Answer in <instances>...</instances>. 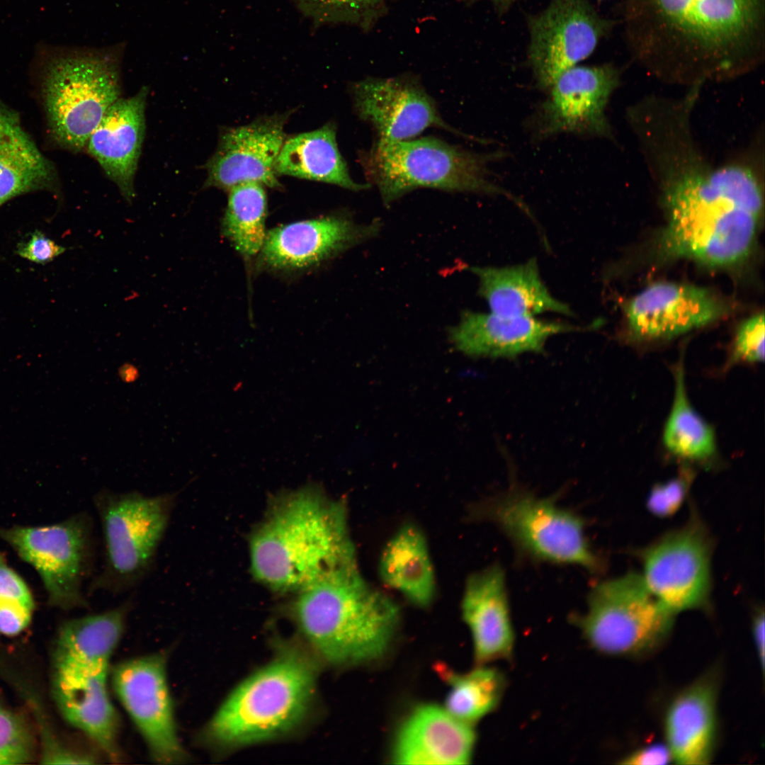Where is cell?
Wrapping results in <instances>:
<instances>
[{
  "mask_svg": "<svg viewBox=\"0 0 765 765\" xmlns=\"http://www.w3.org/2000/svg\"><path fill=\"white\" fill-rule=\"evenodd\" d=\"M622 17L635 62L671 85L735 79L764 60L765 0H626Z\"/></svg>",
  "mask_w": 765,
  "mask_h": 765,
  "instance_id": "cell-1",
  "label": "cell"
},
{
  "mask_svg": "<svg viewBox=\"0 0 765 765\" xmlns=\"http://www.w3.org/2000/svg\"><path fill=\"white\" fill-rule=\"evenodd\" d=\"M764 160L749 157L717 178H689L659 194L667 224L659 241L663 258L712 266L747 257L764 210Z\"/></svg>",
  "mask_w": 765,
  "mask_h": 765,
  "instance_id": "cell-2",
  "label": "cell"
},
{
  "mask_svg": "<svg viewBox=\"0 0 765 765\" xmlns=\"http://www.w3.org/2000/svg\"><path fill=\"white\" fill-rule=\"evenodd\" d=\"M353 557L344 505L312 487L279 502L249 542L254 577L282 593H297Z\"/></svg>",
  "mask_w": 765,
  "mask_h": 765,
  "instance_id": "cell-3",
  "label": "cell"
},
{
  "mask_svg": "<svg viewBox=\"0 0 765 765\" xmlns=\"http://www.w3.org/2000/svg\"><path fill=\"white\" fill-rule=\"evenodd\" d=\"M296 594L295 620L327 661L366 662L382 655L389 646L399 608L366 582L356 557L331 568Z\"/></svg>",
  "mask_w": 765,
  "mask_h": 765,
  "instance_id": "cell-4",
  "label": "cell"
},
{
  "mask_svg": "<svg viewBox=\"0 0 765 765\" xmlns=\"http://www.w3.org/2000/svg\"><path fill=\"white\" fill-rule=\"evenodd\" d=\"M123 45L38 47L35 73L47 129L59 147L78 153L108 108L121 96Z\"/></svg>",
  "mask_w": 765,
  "mask_h": 765,
  "instance_id": "cell-5",
  "label": "cell"
},
{
  "mask_svg": "<svg viewBox=\"0 0 765 765\" xmlns=\"http://www.w3.org/2000/svg\"><path fill=\"white\" fill-rule=\"evenodd\" d=\"M316 669L295 650L281 652L241 683L222 703L205 730V737L224 746L266 741L294 728L313 696Z\"/></svg>",
  "mask_w": 765,
  "mask_h": 765,
  "instance_id": "cell-6",
  "label": "cell"
},
{
  "mask_svg": "<svg viewBox=\"0 0 765 765\" xmlns=\"http://www.w3.org/2000/svg\"><path fill=\"white\" fill-rule=\"evenodd\" d=\"M177 492L147 496L101 489L93 497L103 538L101 570L88 592L135 589L152 572L177 502Z\"/></svg>",
  "mask_w": 765,
  "mask_h": 765,
  "instance_id": "cell-7",
  "label": "cell"
},
{
  "mask_svg": "<svg viewBox=\"0 0 765 765\" xmlns=\"http://www.w3.org/2000/svg\"><path fill=\"white\" fill-rule=\"evenodd\" d=\"M494 158V154L471 152L434 137L377 140L359 155L368 181L378 187L386 205L423 187L503 195L524 210V203L490 179L487 165Z\"/></svg>",
  "mask_w": 765,
  "mask_h": 765,
  "instance_id": "cell-8",
  "label": "cell"
},
{
  "mask_svg": "<svg viewBox=\"0 0 765 765\" xmlns=\"http://www.w3.org/2000/svg\"><path fill=\"white\" fill-rule=\"evenodd\" d=\"M674 615L652 593L642 575L628 573L594 584L586 612L573 619L596 650L635 656L662 644Z\"/></svg>",
  "mask_w": 765,
  "mask_h": 765,
  "instance_id": "cell-9",
  "label": "cell"
},
{
  "mask_svg": "<svg viewBox=\"0 0 765 765\" xmlns=\"http://www.w3.org/2000/svg\"><path fill=\"white\" fill-rule=\"evenodd\" d=\"M482 516L496 524L521 556L538 562L573 565L599 572L602 561L585 534L586 521L518 487L489 500Z\"/></svg>",
  "mask_w": 765,
  "mask_h": 765,
  "instance_id": "cell-10",
  "label": "cell"
},
{
  "mask_svg": "<svg viewBox=\"0 0 765 765\" xmlns=\"http://www.w3.org/2000/svg\"><path fill=\"white\" fill-rule=\"evenodd\" d=\"M0 538L39 574L50 605L88 607L83 584L94 568L96 539L87 512L51 525L0 528Z\"/></svg>",
  "mask_w": 765,
  "mask_h": 765,
  "instance_id": "cell-11",
  "label": "cell"
},
{
  "mask_svg": "<svg viewBox=\"0 0 765 765\" xmlns=\"http://www.w3.org/2000/svg\"><path fill=\"white\" fill-rule=\"evenodd\" d=\"M114 692L134 723L151 758L181 764L187 754L178 733L167 679V656L154 652L126 659L110 672Z\"/></svg>",
  "mask_w": 765,
  "mask_h": 765,
  "instance_id": "cell-12",
  "label": "cell"
},
{
  "mask_svg": "<svg viewBox=\"0 0 765 765\" xmlns=\"http://www.w3.org/2000/svg\"><path fill=\"white\" fill-rule=\"evenodd\" d=\"M613 23L587 0H550L528 18V60L539 87L550 88L567 69L588 57Z\"/></svg>",
  "mask_w": 765,
  "mask_h": 765,
  "instance_id": "cell-13",
  "label": "cell"
},
{
  "mask_svg": "<svg viewBox=\"0 0 765 765\" xmlns=\"http://www.w3.org/2000/svg\"><path fill=\"white\" fill-rule=\"evenodd\" d=\"M711 545L702 524L691 521L642 555L645 584L673 613L705 605L710 589Z\"/></svg>",
  "mask_w": 765,
  "mask_h": 765,
  "instance_id": "cell-14",
  "label": "cell"
},
{
  "mask_svg": "<svg viewBox=\"0 0 765 765\" xmlns=\"http://www.w3.org/2000/svg\"><path fill=\"white\" fill-rule=\"evenodd\" d=\"M620 82L612 64L574 66L554 81L536 119L539 136L567 132L612 139L606 106Z\"/></svg>",
  "mask_w": 765,
  "mask_h": 765,
  "instance_id": "cell-15",
  "label": "cell"
},
{
  "mask_svg": "<svg viewBox=\"0 0 765 765\" xmlns=\"http://www.w3.org/2000/svg\"><path fill=\"white\" fill-rule=\"evenodd\" d=\"M358 115L372 125L382 142L407 140L430 127L459 132L443 121L418 80L408 76L367 78L352 86Z\"/></svg>",
  "mask_w": 765,
  "mask_h": 765,
  "instance_id": "cell-16",
  "label": "cell"
},
{
  "mask_svg": "<svg viewBox=\"0 0 765 765\" xmlns=\"http://www.w3.org/2000/svg\"><path fill=\"white\" fill-rule=\"evenodd\" d=\"M288 117L275 115L227 128L220 136L213 155L205 165V187L225 191L244 183L279 188L276 163L286 139Z\"/></svg>",
  "mask_w": 765,
  "mask_h": 765,
  "instance_id": "cell-17",
  "label": "cell"
},
{
  "mask_svg": "<svg viewBox=\"0 0 765 765\" xmlns=\"http://www.w3.org/2000/svg\"><path fill=\"white\" fill-rule=\"evenodd\" d=\"M726 311V304L711 290L669 282L648 286L625 308L629 332L643 340L682 334L713 322Z\"/></svg>",
  "mask_w": 765,
  "mask_h": 765,
  "instance_id": "cell-18",
  "label": "cell"
},
{
  "mask_svg": "<svg viewBox=\"0 0 765 765\" xmlns=\"http://www.w3.org/2000/svg\"><path fill=\"white\" fill-rule=\"evenodd\" d=\"M110 666L55 664L53 693L63 717L110 759H118L120 721L108 692Z\"/></svg>",
  "mask_w": 765,
  "mask_h": 765,
  "instance_id": "cell-19",
  "label": "cell"
},
{
  "mask_svg": "<svg viewBox=\"0 0 765 765\" xmlns=\"http://www.w3.org/2000/svg\"><path fill=\"white\" fill-rule=\"evenodd\" d=\"M148 91L143 86L135 95L114 102L85 147L129 203L135 197L134 181L145 134Z\"/></svg>",
  "mask_w": 765,
  "mask_h": 765,
  "instance_id": "cell-20",
  "label": "cell"
},
{
  "mask_svg": "<svg viewBox=\"0 0 765 765\" xmlns=\"http://www.w3.org/2000/svg\"><path fill=\"white\" fill-rule=\"evenodd\" d=\"M589 329L532 316L465 312L450 336L454 346L468 356L514 358L543 351L547 340L555 334Z\"/></svg>",
  "mask_w": 765,
  "mask_h": 765,
  "instance_id": "cell-21",
  "label": "cell"
},
{
  "mask_svg": "<svg viewBox=\"0 0 765 765\" xmlns=\"http://www.w3.org/2000/svg\"><path fill=\"white\" fill-rule=\"evenodd\" d=\"M462 613L478 664L511 657L514 633L504 569L494 564L468 579Z\"/></svg>",
  "mask_w": 765,
  "mask_h": 765,
  "instance_id": "cell-22",
  "label": "cell"
},
{
  "mask_svg": "<svg viewBox=\"0 0 765 765\" xmlns=\"http://www.w3.org/2000/svg\"><path fill=\"white\" fill-rule=\"evenodd\" d=\"M475 742L470 724L436 706H422L400 728L392 759L400 764H465Z\"/></svg>",
  "mask_w": 765,
  "mask_h": 765,
  "instance_id": "cell-23",
  "label": "cell"
},
{
  "mask_svg": "<svg viewBox=\"0 0 765 765\" xmlns=\"http://www.w3.org/2000/svg\"><path fill=\"white\" fill-rule=\"evenodd\" d=\"M365 232L340 216L295 222L266 233L260 260L271 269L291 271L317 264L362 237Z\"/></svg>",
  "mask_w": 765,
  "mask_h": 765,
  "instance_id": "cell-24",
  "label": "cell"
},
{
  "mask_svg": "<svg viewBox=\"0 0 765 765\" xmlns=\"http://www.w3.org/2000/svg\"><path fill=\"white\" fill-rule=\"evenodd\" d=\"M717 688L703 678L681 691L665 715L667 745L673 761L684 765L707 764L712 759L717 734Z\"/></svg>",
  "mask_w": 765,
  "mask_h": 765,
  "instance_id": "cell-25",
  "label": "cell"
},
{
  "mask_svg": "<svg viewBox=\"0 0 765 765\" xmlns=\"http://www.w3.org/2000/svg\"><path fill=\"white\" fill-rule=\"evenodd\" d=\"M54 164L23 128L18 113L0 99V207L38 191H57Z\"/></svg>",
  "mask_w": 765,
  "mask_h": 765,
  "instance_id": "cell-26",
  "label": "cell"
},
{
  "mask_svg": "<svg viewBox=\"0 0 765 765\" xmlns=\"http://www.w3.org/2000/svg\"><path fill=\"white\" fill-rule=\"evenodd\" d=\"M479 292L491 312L504 316H532L552 312L572 315L570 307L555 299L540 276L537 262L503 268L474 267Z\"/></svg>",
  "mask_w": 765,
  "mask_h": 765,
  "instance_id": "cell-27",
  "label": "cell"
},
{
  "mask_svg": "<svg viewBox=\"0 0 765 765\" xmlns=\"http://www.w3.org/2000/svg\"><path fill=\"white\" fill-rule=\"evenodd\" d=\"M275 169L278 175L324 182L352 191L369 187L351 178L337 146L333 123L286 137Z\"/></svg>",
  "mask_w": 765,
  "mask_h": 765,
  "instance_id": "cell-28",
  "label": "cell"
},
{
  "mask_svg": "<svg viewBox=\"0 0 765 765\" xmlns=\"http://www.w3.org/2000/svg\"><path fill=\"white\" fill-rule=\"evenodd\" d=\"M131 606L132 600L128 599L115 608L64 623L57 639L54 663L110 666Z\"/></svg>",
  "mask_w": 765,
  "mask_h": 765,
  "instance_id": "cell-29",
  "label": "cell"
},
{
  "mask_svg": "<svg viewBox=\"0 0 765 765\" xmlns=\"http://www.w3.org/2000/svg\"><path fill=\"white\" fill-rule=\"evenodd\" d=\"M384 584L419 606H426L436 591L434 571L425 537L412 523L403 525L385 545L380 558Z\"/></svg>",
  "mask_w": 765,
  "mask_h": 765,
  "instance_id": "cell-30",
  "label": "cell"
},
{
  "mask_svg": "<svg viewBox=\"0 0 765 765\" xmlns=\"http://www.w3.org/2000/svg\"><path fill=\"white\" fill-rule=\"evenodd\" d=\"M674 376V400L664 428V445L681 459L701 462L712 458L716 453L715 434L690 403L682 361L675 366Z\"/></svg>",
  "mask_w": 765,
  "mask_h": 765,
  "instance_id": "cell-31",
  "label": "cell"
},
{
  "mask_svg": "<svg viewBox=\"0 0 765 765\" xmlns=\"http://www.w3.org/2000/svg\"><path fill=\"white\" fill-rule=\"evenodd\" d=\"M264 187L259 183H244L229 190L222 232L245 257L260 252L266 238L267 198Z\"/></svg>",
  "mask_w": 765,
  "mask_h": 765,
  "instance_id": "cell-32",
  "label": "cell"
},
{
  "mask_svg": "<svg viewBox=\"0 0 765 765\" xmlns=\"http://www.w3.org/2000/svg\"><path fill=\"white\" fill-rule=\"evenodd\" d=\"M441 674L450 686L446 710L470 725L492 712L504 691V676L494 668L481 665L464 674L441 669Z\"/></svg>",
  "mask_w": 765,
  "mask_h": 765,
  "instance_id": "cell-33",
  "label": "cell"
},
{
  "mask_svg": "<svg viewBox=\"0 0 765 765\" xmlns=\"http://www.w3.org/2000/svg\"><path fill=\"white\" fill-rule=\"evenodd\" d=\"M316 24L351 23L368 26L383 11V0H294Z\"/></svg>",
  "mask_w": 765,
  "mask_h": 765,
  "instance_id": "cell-34",
  "label": "cell"
},
{
  "mask_svg": "<svg viewBox=\"0 0 765 765\" xmlns=\"http://www.w3.org/2000/svg\"><path fill=\"white\" fill-rule=\"evenodd\" d=\"M33 753V740L25 720L0 705V764L26 763Z\"/></svg>",
  "mask_w": 765,
  "mask_h": 765,
  "instance_id": "cell-35",
  "label": "cell"
},
{
  "mask_svg": "<svg viewBox=\"0 0 765 765\" xmlns=\"http://www.w3.org/2000/svg\"><path fill=\"white\" fill-rule=\"evenodd\" d=\"M764 359V315L758 312L738 327L731 362L759 363Z\"/></svg>",
  "mask_w": 765,
  "mask_h": 765,
  "instance_id": "cell-36",
  "label": "cell"
},
{
  "mask_svg": "<svg viewBox=\"0 0 765 765\" xmlns=\"http://www.w3.org/2000/svg\"><path fill=\"white\" fill-rule=\"evenodd\" d=\"M691 474L681 473L669 481L654 486L647 499V507L656 516H671L678 510L686 497Z\"/></svg>",
  "mask_w": 765,
  "mask_h": 765,
  "instance_id": "cell-37",
  "label": "cell"
},
{
  "mask_svg": "<svg viewBox=\"0 0 765 765\" xmlns=\"http://www.w3.org/2000/svg\"><path fill=\"white\" fill-rule=\"evenodd\" d=\"M19 604L32 610L34 600L31 591L22 577L7 563L0 552V604Z\"/></svg>",
  "mask_w": 765,
  "mask_h": 765,
  "instance_id": "cell-38",
  "label": "cell"
},
{
  "mask_svg": "<svg viewBox=\"0 0 765 765\" xmlns=\"http://www.w3.org/2000/svg\"><path fill=\"white\" fill-rule=\"evenodd\" d=\"M65 250L66 248L55 243L41 231L35 230L28 241L18 244L16 254L28 261L45 265Z\"/></svg>",
  "mask_w": 765,
  "mask_h": 765,
  "instance_id": "cell-39",
  "label": "cell"
},
{
  "mask_svg": "<svg viewBox=\"0 0 765 765\" xmlns=\"http://www.w3.org/2000/svg\"><path fill=\"white\" fill-rule=\"evenodd\" d=\"M33 610L19 604H0V632L14 635L27 627Z\"/></svg>",
  "mask_w": 765,
  "mask_h": 765,
  "instance_id": "cell-40",
  "label": "cell"
},
{
  "mask_svg": "<svg viewBox=\"0 0 765 765\" xmlns=\"http://www.w3.org/2000/svg\"><path fill=\"white\" fill-rule=\"evenodd\" d=\"M673 760L667 747L655 744L640 748L624 757L620 764L629 765H662Z\"/></svg>",
  "mask_w": 765,
  "mask_h": 765,
  "instance_id": "cell-41",
  "label": "cell"
},
{
  "mask_svg": "<svg viewBox=\"0 0 765 765\" xmlns=\"http://www.w3.org/2000/svg\"><path fill=\"white\" fill-rule=\"evenodd\" d=\"M764 624V611H759L754 616V620L752 623V634L754 637L756 650L762 670H764V668L765 657Z\"/></svg>",
  "mask_w": 765,
  "mask_h": 765,
  "instance_id": "cell-42",
  "label": "cell"
},
{
  "mask_svg": "<svg viewBox=\"0 0 765 765\" xmlns=\"http://www.w3.org/2000/svg\"><path fill=\"white\" fill-rule=\"evenodd\" d=\"M118 375L125 383H132L140 377L138 368L131 363H124L118 369Z\"/></svg>",
  "mask_w": 765,
  "mask_h": 765,
  "instance_id": "cell-43",
  "label": "cell"
},
{
  "mask_svg": "<svg viewBox=\"0 0 765 765\" xmlns=\"http://www.w3.org/2000/svg\"><path fill=\"white\" fill-rule=\"evenodd\" d=\"M465 1H477V0H465ZM489 1L493 4V5L495 6V8L497 9V11L499 12L504 13V12L506 11L510 8V6L514 2H516L517 0H489Z\"/></svg>",
  "mask_w": 765,
  "mask_h": 765,
  "instance_id": "cell-44",
  "label": "cell"
}]
</instances>
